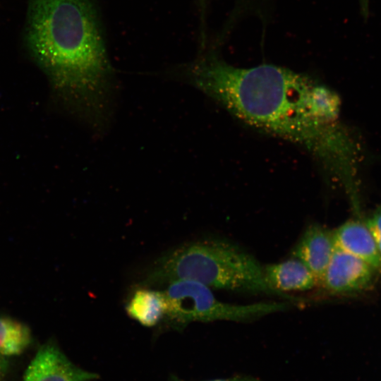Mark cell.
<instances>
[{
	"mask_svg": "<svg viewBox=\"0 0 381 381\" xmlns=\"http://www.w3.org/2000/svg\"><path fill=\"white\" fill-rule=\"evenodd\" d=\"M181 73L248 123L301 145L323 162L337 152L339 97L311 78L272 64L235 67L214 52L186 64Z\"/></svg>",
	"mask_w": 381,
	"mask_h": 381,
	"instance_id": "cell-1",
	"label": "cell"
},
{
	"mask_svg": "<svg viewBox=\"0 0 381 381\" xmlns=\"http://www.w3.org/2000/svg\"><path fill=\"white\" fill-rule=\"evenodd\" d=\"M26 40L55 95L96 131L111 109L114 72L92 0H30Z\"/></svg>",
	"mask_w": 381,
	"mask_h": 381,
	"instance_id": "cell-2",
	"label": "cell"
},
{
	"mask_svg": "<svg viewBox=\"0 0 381 381\" xmlns=\"http://www.w3.org/2000/svg\"><path fill=\"white\" fill-rule=\"evenodd\" d=\"M179 279L214 289L278 296L267 284L263 267L253 255L221 239L198 240L170 250L155 261L141 285Z\"/></svg>",
	"mask_w": 381,
	"mask_h": 381,
	"instance_id": "cell-3",
	"label": "cell"
},
{
	"mask_svg": "<svg viewBox=\"0 0 381 381\" xmlns=\"http://www.w3.org/2000/svg\"><path fill=\"white\" fill-rule=\"evenodd\" d=\"M164 292L167 301L166 317L171 325L179 329L192 322L247 321L282 311L289 307L286 302H260L248 305L224 303L214 296L210 287L189 279L174 281Z\"/></svg>",
	"mask_w": 381,
	"mask_h": 381,
	"instance_id": "cell-4",
	"label": "cell"
},
{
	"mask_svg": "<svg viewBox=\"0 0 381 381\" xmlns=\"http://www.w3.org/2000/svg\"><path fill=\"white\" fill-rule=\"evenodd\" d=\"M377 272L361 259L334 247L321 284L333 294H347L368 288Z\"/></svg>",
	"mask_w": 381,
	"mask_h": 381,
	"instance_id": "cell-5",
	"label": "cell"
},
{
	"mask_svg": "<svg viewBox=\"0 0 381 381\" xmlns=\"http://www.w3.org/2000/svg\"><path fill=\"white\" fill-rule=\"evenodd\" d=\"M98 377L75 365L55 343L49 341L38 349L22 381H92Z\"/></svg>",
	"mask_w": 381,
	"mask_h": 381,
	"instance_id": "cell-6",
	"label": "cell"
},
{
	"mask_svg": "<svg viewBox=\"0 0 381 381\" xmlns=\"http://www.w3.org/2000/svg\"><path fill=\"white\" fill-rule=\"evenodd\" d=\"M334 247L333 232L314 224L303 232L292 255L312 272L318 283H321Z\"/></svg>",
	"mask_w": 381,
	"mask_h": 381,
	"instance_id": "cell-7",
	"label": "cell"
},
{
	"mask_svg": "<svg viewBox=\"0 0 381 381\" xmlns=\"http://www.w3.org/2000/svg\"><path fill=\"white\" fill-rule=\"evenodd\" d=\"M334 246L350 253L381 272V258L365 223L349 220L333 232Z\"/></svg>",
	"mask_w": 381,
	"mask_h": 381,
	"instance_id": "cell-8",
	"label": "cell"
},
{
	"mask_svg": "<svg viewBox=\"0 0 381 381\" xmlns=\"http://www.w3.org/2000/svg\"><path fill=\"white\" fill-rule=\"evenodd\" d=\"M263 270L268 286L278 296L286 298L288 296L283 293L310 290L318 283L312 272L294 258L265 266Z\"/></svg>",
	"mask_w": 381,
	"mask_h": 381,
	"instance_id": "cell-9",
	"label": "cell"
},
{
	"mask_svg": "<svg viewBox=\"0 0 381 381\" xmlns=\"http://www.w3.org/2000/svg\"><path fill=\"white\" fill-rule=\"evenodd\" d=\"M125 310L131 318L143 326H155L166 316L164 292L147 287L138 288L131 295Z\"/></svg>",
	"mask_w": 381,
	"mask_h": 381,
	"instance_id": "cell-10",
	"label": "cell"
},
{
	"mask_svg": "<svg viewBox=\"0 0 381 381\" xmlns=\"http://www.w3.org/2000/svg\"><path fill=\"white\" fill-rule=\"evenodd\" d=\"M31 332L25 324L0 316V358L22 353L30 344Z\"/></svg>",
	"mask_w": 381,
	"mask_h": 381,
	"instance_id": "cell-11",
	"label": "cell"
},
{
	"mask_svg": "<svg viewBox=\"0 0 381 381\" xmlns=\"http://www.w3.org/2000/svg\"><path fill=\"white\" fill-rule=\"evenodd\" d=\"M365 224L373 236L381 258V206L368 218Z\"/></svg>",
	"mask_w": 381,
	"mask_h": 381,
	"instance_id": "cell-12",
	"label": "cell"
},
{
	"mask_svg": "<svg viewBox=\"0 0 381 381\" xmlns=\"http://www.w3.org/2000/svg\"><path fill=\"white\" fill-rule=\"evenodd\" d=\"M170 381H184L177 377H172ZM205 381H262L258 378L248 377V376H236L228 379H217Z\"/></svg>",
	"mask_w": 381,
	"mask_h": 381,
	"instance_id": "cell-13",
	"label": "cell"
},
{
	"mask_svg": "<svg viewBox=\"0 0 381 381\" xmlns=\"http://www.w3.org/2000/svg\"><path fill=\"white\" fill-rule=\"evenodd\" d=\"M369 1L370 0H358L361 13L365 20H367L369 16Z\"/></svg>",
	"mask_w": 381,
	"mask_h": 381,
	"instance_id": "cell-14",
	"label": "cell"
},
{
	"mask_svg": "<svg viewBox=\"0 0 381 381\" xmlns=\"http://www.w3.org/2000/svg\"><path fill=\"white\" fill-rule=\"evenodd\" d=\"M7 368L6 358H0V381H4Z\"/></svg>",
	"mask_w": 381,
	"mask_h": 381,
	"instance_id": "cell-15",
	"label": "cell"
}]
</instances>
